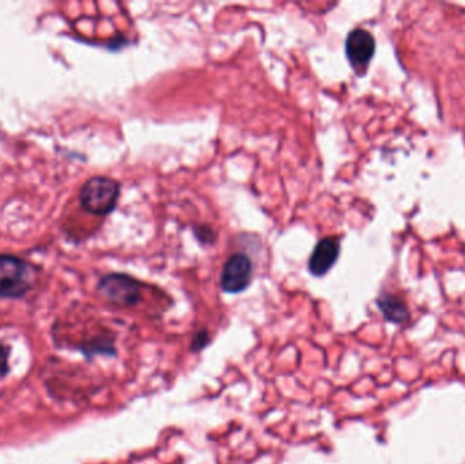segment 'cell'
<instances>
[{"instance_id": "cell-1", "label": "cell", "mask_w": 465, "mask_h": 464, "mask_svg": "<svg viewBox=\"0 0 465 464\" xmlns=\"http://www.w3.org/2000/svg\"><path fill=\"white\" fill-rule=\"evenodd\" d=\"M33 266L12 254H0V297L19 298L33 285Z\"/></svg>"}, {"instance_id": "cell-2", "label": "cell", "mask_w": 465, "mask_h": 464, "mask_svg": "<svg viewBox=\"0 0 465 464\" xmlns=\"http://www.w3.org/2000/svg\"><path fill=\"white\" fill-rule=\"evenodd\" d=\"M120 185L113 178L95 176L89 178L80 189L82 207L94 215H105L116 207Z\"/></svg>"}, {"instance_id": "cell-3", "label": "cell", "mask_w": 465, "mask_h": 464, "mask_svg": "<svg viewBox=\"0 0 465 464\" xmlns=\"http://www.w3.org/2000/svg\"><path fill=\"white\" fill-rule=\"evenodd\" d=\"M97 289L109 302L117 306H134L142 297L140 284L125 274L105 275L98 282Z\"/></svg>"}, {"instance_id": "cell-4", "label": "cell", "mask_w": 465, "mask_h": 464, "mask_svg": "<svg viewBox=\"0 0 465 464\" xmlns=\"http://www.w3.org/2000/svg\"><path fill=\"white\" fill-rule=\"evenodd\" d=\"M253 266L245 253H234L225 263L221 274V289L225 293L244 292L252 282Z\"/></svg>"}, {"instance_id": "cell-5", "label": "cell", "mask_w": 465, "mask_h": 464, "mask_svg": "<svg viewBox=\"0 0 465 464\" xmlns=\"http://www.w3.org/2000/svg\"><path fill=\"white\" fill-rule=\"evenodd\" d=\"M376 50L374 37L363 30L355 29L349 32L346 40V55L351 66L356 70L363 68L369 64Z\"/></svg>"}, {"instance_id": "cell-6", "label": "cell", "mask_w": 465, "mask_h": 464, "mask_svg": "<svg viewBox=\"0 0 465 464\" xmlns=\"http://www.w3.org/2000/svg\"><path fill=\"white\" fill-rule=\"evenodd\" d=\"M340 253V243L338 237H325L318 241L310 254V274L313 277H324L336 263Z\"/></svg>"}, {"instance_id": "cell-7", "label": "cell", "mask_w": 465, "mask_h": 464, "mask_svg": "<svg viewBox=\"0 0 465 464\" xmlns=\"http://www.w3.org/2000/svg\"><path fill=\"white\" fill-rule=\"evenodd\" d=\"M377 306L384 315V317L392 323H404L410 317L408 308L405 302L393 295H381L377 298Z\"/></svg>"}, {"instance_id": "cell-8", "label": "cell", "mask_w": 465, "mask_h": 464, "mask_svg": "<svg viewBox=\"0 0 465 464\" xmlns=\"http://www.w3.org/2000/svg\"><path fill=\"white\" fill-rule=\"evenodd\" d=\"M211 342V337H210V334L203 330V331H199L194 334V339H192V343H191V350L196 353V351H201L203 349H206Z\"/></svg>"}, {"instance_id": "cell-9", "label": "cell", "mask_w": 465, "mask_h": 464, "mask_svg": "<svg viewBox=\"0 0 465 464\" xmlns=\"http://www.w3.org/2000/svg\"><path fill=\"white\" fill-rule=\"evenodd\" d=\"M7 358H8V349L3 344H0V375H4L7 372Z\"/></svg>"}, {"instance_id": "cell-10", "label": "cell", "mask_w": 465, "mask_h": 464, "mask_svg": "<svg viewBox=\"0 0 465 464\" xmlns=\"http://www.w3.org/2000/svg\"><path fill=\"white\" fill-rule=\"evenodd\" d=\"M194 233L201 241H211V239H212V230H210L207 228H200V230L196 229Z\"/></svg>"}]
</instances>
